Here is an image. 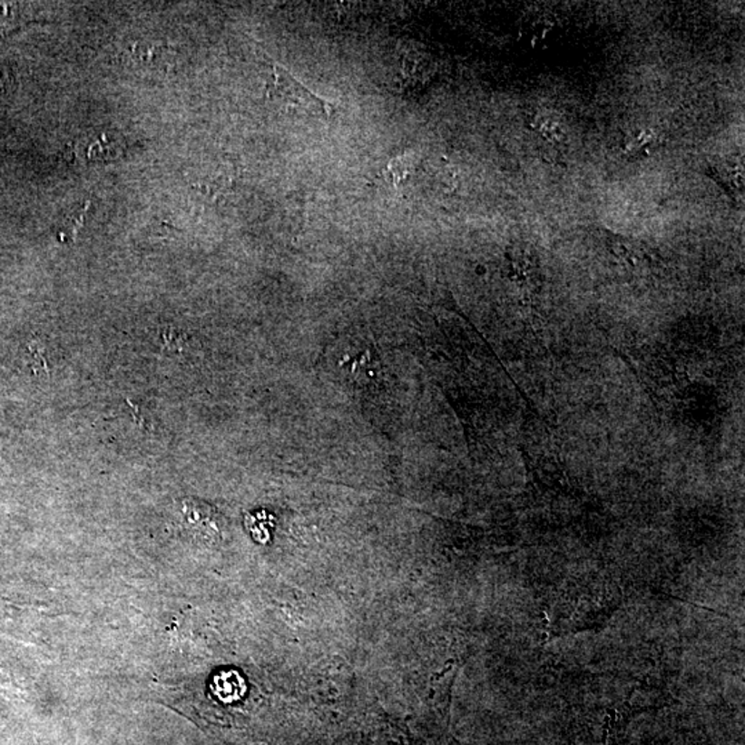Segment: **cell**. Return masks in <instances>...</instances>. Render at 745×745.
Wrapping results in <instances>:
<instances>
[{"label":"cell","mask_w":745,"mask_h":745,"mask_svg":"<svg viewBox=\"0 0 745 745\" xmlns=\"http://www.w3.org/2000/svg\"><path fill=\"white\" fill-rule=\"evenodd\" d=\"M416 166H417V158L412 153H403V155L391 159L388 166H387V174H388L392 185L395 188H399L400 185L405 184L412 176Z\"/></svg>","instance_id":"5"},{"label":"cell","mask_w":745,"mask_h":745,"mask_svg":"<svg viewBox=\"0 0 745 745\" xmlns=\"http://www.w3.org/2000/svg\"><path fill=\"white\" fill-rule=\"evenodd\" d=\"M530 127L551 145H564L567 140L564 124L551 113H538L530 119Z\"/></svg>","instance_id":"3"},{"label":"cell","mask_w":745,"mask_h":745,"mask_svg":"<svg viewBox=\"0 0 745 745\" xmlns=\"http://www.w3.org/2000/svg\"><path fill=\"white\" fill-rule=\"evenodd\" d=\"M184 524L193 537L201 538L205 543H216L221 540V516L211 505L198 501H185L182 506Z\"/></svg>","instance_id":"2"},{"label":"cell","mask_w":745,"mask_h":745,"mask_svg":"<svg viewBox=\"0 0 745 745\" xmlns=\"http://www.w3.org/2000/svg\"><path fill=\"white\" fill-rule=\"evenodd\" d=\"M657 140L656 132L652 129H645L639 132L638 134L633 135L632 139L628 142L625 151L630 153H639L645 151L646 148L652 147Z\"/></svg>","instance_id":"7"},{"label":"cell","mask_w":745,"mask_h":745,"mask_svg":"<svg viewBox=\"0 0 745 745\" xmlns=\"http://www.w3.org/2000/svg\"><path fill=\"white\" fill-rule=\"evenodd\" d=\"M715 180L728 191L730 195H742L744 192V169L742 162L725 161L717 164L714 172Z\"/></svg>","instance_id":"4"},{"label":"cell","mask_w":745,"mask_h":745,"mask_svg":"<svg viewBox=\"0 0 745 745\" xmlns=\"http://www.w3.org/2000/svg\"><path fill=\"white\" fill-rule=\"evenodd\" d=\"M270 93L285 104L299 108L304 113L312 115L330 116L331 105L328 101L315 94L314 92L304 86L299 79L294 78L286 68L280 65L274 66V79L270 84Z\"/></svg>","instance_id":"1"},{"label":"cell","mask_w":745,"mask_h":745,"mask_svg":"<svg viewBox=\"0 0 745 745\" xmlns=\"http://www.w3.org/2000/svg\"><path fill=\"white\" fill-rule=\"evenodd\" d=\"M429 63L426 57L421 54H413L405 58L403 63V74L406 79L410 82L426 81L428 78Z\"/></svg>","instance_id":"6"}]
</instances>
